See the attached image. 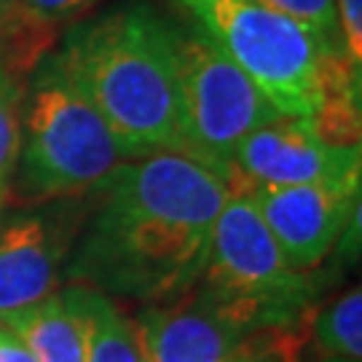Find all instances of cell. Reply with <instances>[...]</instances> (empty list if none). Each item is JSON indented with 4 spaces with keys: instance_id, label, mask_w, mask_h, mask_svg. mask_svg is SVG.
Segmentation results:
<instances>
[{
    "instance_id": "obj_20",
    "label": "cell",
    "mask_w": 362,
    "mask_h": 362,
    "mask_svg": "<svg viewBox=\"0 0 362 362\" xmlns=\"http://www.w3.org/2000/svg\"><path fill=\"white\" fill-rule=\"evenodd\" d=\"M0 362H35L27 346L0 322Z\"/></svg>"
},
{
    "instance_id": "obj_12",
    "label": "cell",
    "mask_w": 362,
    "mask_h": 362,
    "mask_svg": "<svg viewBox=\"0 0 362 362\" xmlns=\"http://www.w3.org/2000/svg\"><path fill=\"white\" fill-rule=\"evenodd\" d=\"M83 322V362H143L137 322L110 296L86 285H67Z\"/></svg>"
},
{
    "instance_id": "obj_4",
    "label": "cell",
    "mask_w": 362,
    "mask_h": 362,
    "mask_svg": "<svg viewBox=\"0 0 362 362\" xmlns=\"http://www.w3.org/2000/svg\"><path fill=\"white\" fill-rule=\"evenodd\" d=\"M169 3L263 91L279 116L314 121L325 97V54L306 27L260 0Z\"/></svg>"
},
{
    "instance_id": "obj_9",
    "label": "cell",
    "mask_w": 362,
    "mask_h": 362,
    "mask_svg": "<svg viewBox=\"0 0 362 362\" xmlns=\"http://www.w3.org/2000/svg\"><path fill=\"white\" fill-rule=\"evenodd\" d=\"M258 327L196 285L137 320L143 362H228Z\"/></svg>"
},
{
    "instance_id": "obj_15",
    "label": "cell",
    "mask_w": 362,
    "mask_h": 362,
    "mask_svg": "<svg viewBox=\"0 0 362 362\" xmlns=\"http://www.w3.org/2000/svg\"><path fill=\"white\" fill-rule=\"evenodd\" d=\"M54 27L30 19L19 8L0 11V62H8L19 73L30 76L49 54Z\"/></svg>"
},
{
    "instance_id": "obj_10",
    "label": "cell",
    "mask_w": 362,
    "mask_h": 362,
    "mask_svg": "<svg viewBox=\"0 0 362 362\" xmlns=\"http://www.w3.org/2000/svg\"><path fill=\"white\" fill-rule=\"evenodd\" d=\"M242 182V180H239ZM287 263L317 272L360 207V185H247Z\"/></svg>"
},
{
    "instance_id": "obj_22",
    "label": "cell",
    "mask_w": 362,
    "mask_h": 362,
    "mask_svg": "<svg viewBox=\"0 0 362 362\" xmlns=\"http://www.w3.org/2000/svg\"><path fill=\"white\" fill-rule=\"evenodd\" d=\"M320 362H357V360H341V357H322Z\"/></svg>"
},
{
    "instance_id": "obj_2",
    "label": "cell",
    "mask_w": 362,
    "mask_h": 362,
    "mask_svg": "<svg viewBox=\"0 0 362 362\" xmlns=\"http://www.w3.org/2000/svg\"><path fill=\"white\" fill-rule=\"evenodd\" d=\"M57 59L132 158L182 153L180 25L148 0H127L73 27Z\"/></svg>"
},
{
    "instance_id": "obj_5",
    "label": "cell",
    "mask_w": 362,
    "mask_h": 362,
    "mask_svg": "<svg viewBox=\"0 0 362 362\" xmlns=\"http://www.w3.org/2000/svg\"><path fill=\"white\" fill-rule=\"evenodd\" d=\"M228 182L231 194L215 220L207 266L196 285L228 303L258 330L311 322L314 298L325 279L287 263L245 182Z\"/></svg>"
},
{
    "instance_id": "obj_14",
    "label": "cell",
    "mask_w": 362,
    "mask_h": 362,
    "mask_svg": "<svg viewBox=\"0 0 362 362\" xmlns=\"http://www.w3.org/2000/svg\"><path fill=\"white\" fill-rule=\"evenodd\" d=\"M27 78L8 62H0V212L11 194L13 169L22 148V107Z\"/></svg>"
},
{
    "instance_id": "obj_3",
    "label": "cell",
    "mask_w": 362,
    "mask_h": 362,
    "mask_svg": "<svg viewBox=\"0 0 362 362\" xmlns=\"http://www.w3.org/2000/svg\"><path fill=\"white\" fill-rule=\"evenodd\" d=\"M132 156L49 52L27 78L11 188L30 204L97 194Z\"/></svg>"
},
{
    "instance_id": "obj_16",
    "label": "cell",
    "mask_w": 362,
    "mask_h": 362,
    "mask_svg": "<svg viewBox=\"0 0 362 362\" xmlns=\"http://www.w3.org/2000/svg\"><path fill=\"white\" fill-rule=\"evenodd\" d=\"M309 336L311 322L290 325V327H263L247 338L228 362H300Z\"/></svg>"
},
{
    "instance_id": "obj_13",
    "label": "cell",
    "mask_w": 362,
    "mask_h": 362,
    "mask_svg": "<svg viewBox=\"0 0 362 362\" xmlns=\"http://www.w3.org/2000/svg\"><path fill=\"white\" fill-rule=\"evenodd\" d=\"M311 336L322 357L362 360V290L351 287L311 314Z\"/></svg>"
},
{
    "instance_id": "obj_17",
    "label": "cell",
    "mask_w": 362,
    "mask_h": 362,
    "mask_svg": "<svg viewBox=\"0 0 362 362\" xmlns=\"http://www.w3.org/2000/svg\"><path fill=\"white\" fill-rule=\"evenodd\" d=\"M269 8L279 13H287L303 25L311 35L317 38L325 57L330 54H344L341 49V35H338V19H336V3L333 0H260Z\"/></svg>"
},
{
    "instance_id": "obj_11",
    "label": "cell",
    "mask_w": 362,
    "mask_h": 362,
    "mask_svg": "<svg viewBox=\"0 0 362 362\" xmlns=\"http://www.w3.org/2000/svg\"><path fill=\"white\" fill-rule=\"evenodd\" d=\"M35 362H83V322L67 290L0 317Z\"/></svg>"
},
{
    "instance_id": "obj_18",
    "label": "cell",
    "mask_w": 362,
    "mask_h": 362,
    "mask_svg": "<svg viewBox=\"0 0 362 362\" xmlns=\"http://www.w3.org/2000/svg\"><path fill=\"white\" fill-rule=\"evenodd\" d=\"M336 3L341 49L351 67H362V0H333Z\"/></svg>"
},
{
    "instance_id": "obj_7",
    "label": "cell",
    "mask_w": 362,
    "mask_h": 362,
    "mask_svg": "<svg viewBox=\"0 0 362 362\" xmlns=\"http://www.w3.org/2000/svg\"><path fill=\"white\" fill-rule=\"evenodd\" d=\"M86 199H57L0 212V317L57 293L89 212Z\"/></svg>"
},
{
    "instance_id": "obj_1",
    "label": "cell",
    "mask_w": 362,
    "mask_h": 362,
    "mask_svg": "<svg viewBox=\"0 0 362 362\" xmlns=\"http://www.w3.org/2000/svg\"><path fill=\"white\" fill-rule=\"evenodd\" d=\"M228 194L226 177L175 151L124 161L91 194L62 282L148 306L185 296L204 274Z\"/></svg>"
},
{
    "instance_id": "obj_8",
    "label": "cell",
    "mask_w": 362,
    "mask_h": 362,
    "mask_svg": "<svg viewBox=\"0 0 362 362\" xmlns=\"http://www.w3.org/2000/svg\"><path fill=\"white\" fill-rule=\"evenodd\" d=\"M360 145L327 143L303 118H276L239 143L231 180L274 188L360 185Z\"/></svg>"
},
{
    "instance_id": "obj_6",
    "label": "cell",
    "mask_w": 362,
    "mask_h": 362,
    "mask_svg": "<svg viewBox=\"0 0 362 362\" xmlns=\"http://www.w3.org/2000/svg\"><path fill=\"white\" fill-rule=\"evenodd\" d=\"M182 156L231 180L233 153L247 134L279 116L263 91L215 43L180 25Z\"/></svg>"
},
{
    "instance_id": "obj_21",
    "label": "cell",
    "mask_w": 362,
    "mask_h": 362,
    "mask_svg": "<svg viewBox=\"0 0 362 362\" xmlns=\"http://www.w3.org/2000/svg\"><path fill=\"white\" fill-rule=\"evenodd\" d=\"M16 8V0H0V11H11Z\"/></svg>"
},
{
    "instance_id": "obj_19",
    "label": "cell",
    "mask_w": 362,
    "mask_h": 362,
    "mask_svg": "<svg viewBox=\"0 0 362 362\" xmlns=\"http://www.w3.org/2000/svg\"><path fill=\"white\" fill-rule=\"evenodd\" d=\"M100 0H16V8L46 27H57L86 13Z\"/></svg>"
}]
</instances>
